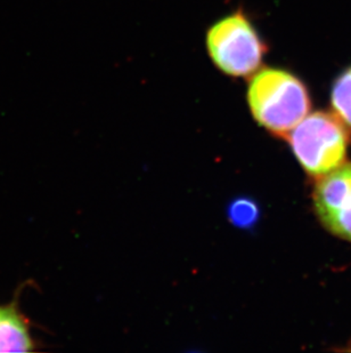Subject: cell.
<instances>
[{"label":"cell","mask_w":351,"mask_h":353,"mask_svg":"<svg viewBox=\"0 0 351 353\" xmlns=\"http://www.w3.org/2000/svg\"><path fill=\"white\" fill-rule=\"evenodd\" d=\"M314 206L318 219L331 234L351 243V163L318 179Z\"/></svg>","instance_id":"4"},{"label":"cell","mask_w":351,"mask_h":353,"mask_svg":"<svg viewBox=\"0 0 351 353\" xmlns=\"http://www.w3.org/2000/svg\"><path fill=\"white\" fill-rule=\"evenodd\" d=\"M206 48L215 67L232 77H248L257 72L267 50L255 27L240 10L210 28Z\"/></svg>","instance_id":"3"},{"label":"cell","mask_w":351,"mask_h":353,"mask_svg":"<svg viewBox=\"0 0 351 353\" xmlns=\"http://www.w3.org/2000/svg\"><path fill=\"white\" fill-rule=\"evenodd\" d=\"M286 139L306 173L319 179L345 163L350 132L338 116L317 111L307 114Z\"/></svg>","instance_id":"2"},{"label":"cell","mask_w":351,"mask_h":353,"mask_svg":"<svg viewBox=\"0 0 351 353\" xmlns=\"http://www.w3.org/2000/svg\"><path fill=\"white\" fill-rule=\"evenodd\" d=\"M228 216L236 227H253L259 219L258 205L250 198H239L229 205Z\"/></svg>","instance_id":"7"},{"label":"cell","mask_w":351,"mask_h":353,"mask_svg":"<svg viewBox=\"0 0 351 353\" xmlns=\"http://www.w3.org/2000/svg\"><path fill=\"white\" fill-rule=\"evenodd\" d=\"M248 103L260 126L283 137H288L312 108L305 83L291 72L275 68H265L252 74Z\"/></svg>","instance_id":"1"},{"label":"cell","mask_w":351,"mask_h":353,"mask_svg":"<svg viewBox=\"0 0 351 353\" xmlns=\"http://www.w3.org/2000/svg\"><path fill=\"white\" fill-rule=\"evenodd\" d=\"M23 286L15 292L13 301L0 304V352H32L38 343L32 334V323L20 307Z\"/></svg>","instance_id":"5"},{"label":"cell","mask_w":351,"mask_h":353,"mask_svg":"<svg viewBox=\"0 0 351 353\" xmlns=\"http://www.w3.org/2000/svg\"><path fill=\"white\" fill-rule=\"evenodd\" d=\"M331 103L337 116L351 127V67L340 74L332 85Z\"/></svg>","instance_id":"6"}]
</instances>
